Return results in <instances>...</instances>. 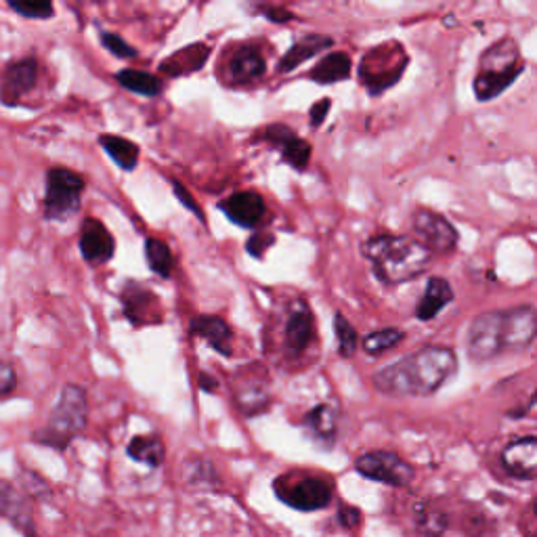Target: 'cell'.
Wrapping results in <instances>:
<instances>
[{
	"mask_svg": "<svg viewBox=\"0 0 537 537\" xmlns=\"http://www.w3.org/2000/svg\"><path fill=\"white\" fill-rule=\"evenodd\" d=\"M458 357L447 347H424L374 374V386L393 397H428L456 374Z\"/></svg>",
	"mask_w": 537,
	"mask_h": 537,
	"instance_id": "cell-1",
	"label": "cell"
},
{
	"mask_svg": "<svg viewBox=\"0 0 537 537\" xmlns=\"http://www.w3.org/2000/svg\"><path fill=\"white\" fill-rule=\"evenodd\" d=\"M376 277L386 286H399L422 275L431 263V252L405 235H376L363 246Z\"/></svg>",
	"mask_w": 537,
	"mask_h": 537,
	"instance_id": "cell-2",
	"label": "cell"
},
{
	"mask_svg": "<svg viewBox=\"0 0 537 537\" xmlns=\"http://www.w3.org/2000/svg\"><path fill=\"white\" fill-rule=\"evenodd\" d=\"M523 59L517 42L504 38L489 47L483 57L479 74L475 78V95L479 101H491L502 95L523 72Z\"/></svg>",
	"mask_w": 537,
	"mask_h": 537,
	"instance_id": "cell-3",
	"label": "cell"
},
{
	"mask_svg": "<svg viewBox=\"0 0 537 537\" xmlns=\"http://www.w3.org/2000/svg\"><path fill=\"white\" fill-rule=\"evenodd\" d=\"M87 418H89L87 393H84L78 384H68L66 389L61 391L47 426L36 435V439L57 449L68 447L72 439L84 431Z\"/></svg>",
	"mask_w": 537,
	"mask_h": 537,
	"instance_id": "cell-4",
	"label": "cell"
},
{
	"mask_svg": "<svg viewBox=\"0 0 537 537\" xmlns=\"http://www.w3.org/2000/svg\"><path fill=\"white\" fill-rule=\"evenodd\" d=\"M84 181L68 168H51L47 173L45 212L53 221H66L80 208Z\"/></svg>",
	"mask_w": 537,
	"mask_h": 537,
	"instance_id": "cell-5",
	"label": "cell"
},
{
	"mask_svg": "<svg viewBox=\"0 0 537 537\" xmlns=\"http://www.w3.org/2000/svg\"><path fill=\"white\" fill-rule=\"evenodd\" d=\"M355 468L359 475L393 487L410 485L414 479V468L393 451H368L357 458Z\"/></svg>",
	"mask_w": 537,
	"mask_h": 537,
	"instance_id": "cell-6",
	"label": "cell"
},
{
	"mask_svg": "<svg viewBox=\"0 0 537 537\" xmlns=\"http://www.w3.org/2000/svg\"><path fill=\"white\" fill-rule=\"evenodd\" d=\"M466 349L472 361H489L504 353L502 311H489L472 321V326L468 330Z\"/></svg>",
	"mask_w": 537,
	"mask_h": 537,
	"instance_id": "cell-7",
	"label": "cell"
},
{
	"mask_svg": "<svg viewBox=\"0 0 537 537\" xmlns=\"http://www.w3.org/2000/svg\"><path fill=\"white\" fill-rule=\"evenodd\" d=\"M414 231L418 235V244L428 252L447 254L458 246V231L439 212L418 210L414 214Z\"/></svg>",
	"mask_w": 537,
	"mask_h": 537,
	"instance_id": "cell-8",
	"label": "cell"
},
{
	"mask_svg": "<svg viewBox=\"0 0 537 537\" xmlns=\"http://www.w3.org/2000/svg\"><path fill=\"white\" fill-rule=\"evenodd\" d=\"M277 493L288 506L303 512L324 510L332 502V485L319 477H303L286 485V489H277Z\"/></svg>",
	"mask_w": 537,
	"mask_h": 537,
	"instance_id": "cell-9",
	"label": "cell"
},
{
	"mask_svg": "<svg viewBox=\"0 0 537 537\" xmlns=\"http://www.w3.org/2000/svg\"><path fill=\"white\" fill-rule=\"evenodd\" d=\"M535 309L531 305L502 311L504 351H523L535 338Z\"/></svg>",
	"mask_w": 537,
	"mask_h": 537,
	"instance_id": "cell-10",
	"label": "cell"
},
{
	"mask_svg": "<svg viewBox=\"0 0 537 537\" xmlns=\"http://www.w3.org/2000/svg\"><path fill=\"white\" fill-rule=\"evenodd\" d=\"M221 210L231 223L252 229L265 219L267 204L256 191H238L221 202Z\"/></svg>",
	"mask_w": 537,
	"mask_h": 537,
	"instance_id": "cell-11",
	"label": "cell"
},
{
	"mask_svg": "<svg viewBox=\"0 0 537 537\" xmlns=\"http://www.w3.org/2000/svg\"><path fill=\"white\" fill-rule=\"evenodd\" d=\"M315 340L313 313L305 303H298L288 315L284 328V351L288 357H300Z\"/></svg>",
	"mask_w": 537,
	"mask_h": 537,
	"instance_id": "cell-12",
	"label": "cell"
},
{
	"mask_svg": "<svg viewBox=\"0 0 537 537\" xmlns=\"http://www.w3.org/2000/svg\"><path fill=\"white\" fill-rule=\"evenodd\" d=\"M0 517L7 519L17 531L32 537L34 535V519L32 508L28 504L26 493H21L15 485L0 479Z\"/></svg>",
	"mask_w": 537,
	"mask_h": 537,
	"instance_id": "cell-13",
	"label": "cell"
},
{
	"mask_svg": "<svg viewBox=\"0 0 537 537\" xmlns=\"http://www.w3.org/2000/svg\"><path fill=\"white\" fill-rule=\"evenodd\" d=\"M265 139L273 143L279 152H282L284 160L296 168V170H305L311 162V145L309 141L296 137L290 126L286 124H271L265 131Z\"/></svg>",
	"mask_w": 537,
	"mask_h": 537,
	"instance_id": "cell-14",
	"label": "cell"
},
{
	"mask_svg": "<svg viewBox=\"0 0 537 537\" xmlns=\"http://www.w3.org/2000/svg\"><path fill=\"white\" fill-rule=\"evenodd\" d=\"M502 466L508 475L531 481L537 475V439L525 437L519 441H512L502 451Z\"/></svg>",
	"mask_w": 537,
	"mask_h": 537,
	"instance_id": "cell-15",
	"label": "cell"
},
{
	"mask_svg": "<svg viewBox=\"0 0 537 537\" xmlns=\"http://www.w3.org/2000/svg\"><path fill=\"white\" fill-rule=\"evenodd\" d=\"M114 238L103 223L87 219L80 231V252L89 263H105L114 256Z\"/></svg>",
	"mask_w": 537,
	"mask_h": 537,
	"instance_id": "cell-16",
	"label": "cell"
},
{
	"mask_svg": "<svg viewBox=\"0 0 537 537\" xmlns=\"http://www.w3.org/2000/svg\"><path fill=\"white\" fill-rule=\"evenodd\" d=\"M189 330H191V334L204 338L217 353H221L225 357L231 355L233 334H231V328L227 326L225 319H221L217 315H200L196 319H191Z\"/></svg>",
	"mask_w": 537,
	"mask_h": 537,
	"instance_id": "cell-17",
	"label": "cell"
},
{
	"mask_svg": "<svg viewBox=\"0 0 537 537\" xmlns=\"http://www.w3.org/2000/svg\"><path fill=\"white\" fill-rule=\"evenodd\" d=\"M38 78V63L34 59H21L7 68L3 78V101L13 103L26 95Z\"/></svg>",
	"mask_w": 537,
	"mask_h": 537,
	"instance_id": "cell-18",
	"label": "cell"
},
{
	"mask_svg": "<svg viewBox=\"0 0 537 537\" xmlns=\"http://www.w3.org/2000/svg\"><path fill=\"white\" fill-rule=\"evenodd\" d=\"M454 300V290H451L449 282L443 277H431L426 284L424 296L416 307V319L431 321L435 319L449 303Z\"/></svg>",
	"mask_w": 537,
	"mask_h": 537,
	"instance_id": "cell-19",
	"label": "cell"
},
{
	"mask_svg": "<svg viewBox=\"0 0 537 537\" xmlns=\"http://www.w3.org/2000/svg\"><path fill=\"white\" fill-rule=\"evenodd\" d=\"M303 426L311 439L330 447L338 435V416L330 405H317L303 418Z\"/></svg>",
	"mask_w": 537,
	"mask_h": 537,
	"instance_id": "cell-20",
	"label": "cell"
},
{
	"mask_svg": "<svg viewBox=\"0 0 537 537\" xmlns=\"http://www.w3.org/2000/svg\"><path fill=\"white\" fill-rule=\"evenodd\" d=\"M330 47H332V38L321 36V34H309L303 40H298L296 45L282 57V61H279V66H277V72L279 74L292 72L300 66V63H305L307 59L315 57L319 51L330 49Z\"/></svg>",
	"mask_w": 537,
	"mask_h": 537,
	"instance_id": "cell-21",
	"label": "cell"
},
{
	"mask_svg": "<svg viewBox=\"0 0 537 537\" xmlns=\"http://www.w3.org/2000/svg\"><path fill=\"white\" fill-rule=\"evenodd\" d=\"M210 57V49L206 45H191L177 51L173 57L162 61L160 70L168 76H185L191 72H198Z\"/></svg>",
	"mask_w": 537,
	"mask_h": 537,
	"instance_id": "cell-22",
	"label": "cell"
},
{
	"mask_svg": "<svg viewBox=\"0 0 537 537\" xmlns=\"http://www.w3.org/2000/svg\"><path fill=\"white\" fill-rule=\"evenodd\" d=\"M265 72H267L265 57L256 49H240L229 63V76L238 84L259 80Z\"/></svg>",
	"mask_w": 537,
	"mask_h": 537,
	"instance_id": "cell-23",
	"label": "cell"
},
{
	"mask_svg": "<svg viewBox=\"0 0 537 537\" xmlns=\"http://www.w3.org/2000/svg\"><path fill=\"white\" fill-rule=\"evenodd\" d=\"M351 70V57L347 53H330L311 70L309 78L321 84V87H328V84L347 80L351 76Z\"/></svg>",
	"mask_w": 537,
	"mask_h": 537,
	"instance_id": "cell-24",
	"label": "cell"
},
{
	"mask_svg": "<svg viewBox=\"0 0 537 537\" xmlns=\"http://www.w3.org/2000/svg\"><path fill=\"white\" fill-rule=\"evenodd\" d=\"M124 311L131 317L133 324H145V321H158L152 315V307H156V296L152 292L143 290L139 284H128L122 294Z\"/></svg>",
	"mask_w": 537,
	"mask_h": 537,
	"instance_id": "cell-25",
	"label": "cell"
},
{
	"mask_svg": "<svg viewBox=\"0 0 537 537\" xmlns=\"http://www.w3.org/2000/svg\"><path fill=\"white\" fill-rule=\"evenodd\" d=\"M126 454H128V458H133L135 462L145 464L149 468L162 466V462L166 458L164 443L158 437H154V435L135 437L131 443H128Z\"/></svg>",
	"mask_w": 537,
	"mask_h": 537,
	"instance_id": "cell-26",
	"label": "cell"
},
{
	"mask_svg": "<svg viewBox=\"0 0 537 537\" xmlns=\"http://www.w3.org/2000/svg\"><path fill=\"white\" fill-rule=\"evenodd\" d=\"M101 147L107 152L122 170H135L139 164V147L118 135H101L99 137Z\"/></svg>",
	"mask_w": 537,
	"mask_h": 537,
	"instance_id": "cell-27",
	"label": "cell"
},
{
	"mask_svg": "<svg viewBox=\"0 0 537 537\" xmlns=\"http://www.w3.org/2000/svg\"><path fill=\"white\" fill-rule=\"evenodd\" d=\"M116 80L124 89L143 95V97H158L162 93V82L147 72L122 70L120 74H116Z\"/></svg>",
	"mask_w": 537,
	"mask_h": 537,
	"instance_id": "cell-28",
	"label": "cell"
},
{
	"mask_svg": "<svg viewBox=\"0 0 537 537\" xmlns=\"http://www.w3.org/2000/svg\"><path fill=\"white\" fill-rule=\"evenodd\" d=\"M145 259L149 269H152L156 275L160 277H170L175 269V256L170 252L168 244H164L162 240L149 238L145 240Z\"/></svg>",
	"mask_w": 537,
	"mask_h": 537,
	"instance_id": "cell-29",
	"label": "cell"
},
{
	"mask_svg": "<svg viewBox=\"0 0 537 537\" xmlns=\"http://www.w3.org/2000/svg\"><path fill=\"white\" fill-rule=\"evenodd\" d=\"M235 405L240 407V412L244 416H259L271 405V397L267 395L263 386L248 384L235 395Z\"/></svg>",
	"mask_w": 537,
	"mask_h": 537,
	"instance_id": "cell-30",
	"label": "cell"
},
{
	"mask_svg": "<svg viewBox=\"0 0 537 537\" xmlns=\"http://www.w3.org/2000/svg\"><path fill=\"white\" fill-rule=\"evenodd\" d=\"M403 338H405V334L397 328L378 330V332H372L363 338V351L368 355H382L384 351L395 349Z\"/></svg>",
	"mask_w": 537,
	"mask_h": 537,
	"instance_id": "cell-31",
	"label": "cell"
},
{
	"mask_svg": "<svg viewBox=\"0 0 537 537\" xmlns=\"http://www.w3.org/2000/svg\"><path fill=\"white\" fill-rule=\"evenodd\" d=\"M334 332H336L340 355L347 357V359L353 357L355 349H357V332L342 313L334 315Z\"/></svg>",
	"mask_w": 537,
	"mask_h": 537,
	"instance_id": "cell-32",
	"label": "cell"
},
{
	"mask_svg": "<svg viewBox=\"0 0 537 537\" xmlns=\"http://www.w3.org/2000/svg\"><path fill=\"white\" fill-rule=\"evenodd\" d=\"M9 7L17 11L19 15L30 17V19H49L53 15V5L45 3V0H26V3H17L11 0Z\"/></svg>",
	"mask_w": 537,
	"mask_h": 537,
	"instance_id": "cell-33",
	"label": "cell"
},
{
	"mask_svg": "<svg viewBox=\"0 0 537 537\" xmlns=\"http://www.w3.org/2000/svg\"><path fill=\"white\" fill-rule=\"evenodd\" d=\"M101 42H103V47L107 51H110L116 57H120V59H133V57H137V49L128 45V42L124 38H120L118 34L103 32L101 34Z\"/></svg>",
	"mask_w": 537,
	"mask_h": 537,
	"instance_id": "cell-34",
	"label": "cell"
},
{
	"mask_svg": "<svg viewBox=\"0 0 537 537\" xmlns=\"http://www.w3.org/2000/svg\"><path fill=\"white\" fill-rule=\"evenodd\" d=\"M15 382H17L15 370L11 368L9 363H5L3 359H0V397L9 395L15 389Z\"/></svg>",
	"mask_w": 537,
	"mask_h": 537,
	"instance_id": "cell-35",
	"label": "cell"
},
{
	"mask_svg": "<svg viewBox=\"0 0 537 537\" xmlns=\"http://www.w3.org/2000/svg\"><path fill=\"white\" fill-rule=\"evenodd\" d=\"M273 242H275V240H273V235H271V233H256V235H252L250 242H248V252H250L252 256H256V259H261L263 252H265Z\"/></svg>",
	"mask_w": 537,
	"mask_h": 537,
	"instance_id": "cell-36",
	"label": "cell"
},
{
	"mask_svg": "<svg viewBox=\"0 0 537 537\" xmlns=\"http://www.w3.org/2000/svg\"><path fill=\"white\" fill-rule=\"evenodd\" d=\"M173 187H175V196L181 200V204H183L187 210H191L193 214H196V217H198L200 221H204V212L200 210V206L196 204V200H193V198L189 196V191H187L179 181H175Z\"/></svg>",
	"mask_w": 537,
	"mask_h": 537,
	"instance_id": "cell-37",
	"label": "cell"
},
{
	"mask_svg": "<svg viewBox=\"0 0 537 537\" xmlns=\"http://www.w3.org/2000/svg\"><path fill=\"white\" fill-rule=\"evenodd\" d=\"M330 107H332V101H330V99H319V101L311 107V126H313V128H317V126H321V124L326 122Z\"/></svg>",
	"mask_w": 537,
	"mask_h": 537,
	"instance_id": "cell-38",
	"label": "cell"
},
{
	"mask_svg": "<svg viewBox=\"0 0 537 537\" xmlns=\"http://www.w3.org/2000/svg\"><path fill=\"white\" fill-rule=\"evenodd\" d=\"M338 519L347 529H355L361 523V512L357 508H351V506H342Z\"/></svg>",
	"mask_w": 537,
	"mask_h": 537,
	"instance_id": "cell-39",
	"label": "cell"
},
{
	"mask_svg": "<svg viewBox=\"0 0 537 537\" xmlns=\"http://www.w3.org/2000/svg\"><path fill=\"white\" fill-rule=\"evenodd\" d=\"M263 15L271 21H275V24H286V21H292L294 15L286 9H279V7H265L263 9Z\"/></svg>",
	"mask_w": 537,
	"mask_h": 537,
	"instance_id": "cell-40",
	"label": "cell"
},
{
	"mask_svg": "<svg viewBox=\"0 0 537 537\" xmlns=\"http://www.w3.org/2000/svg\"><path fill=\"white\" fill-rule=\"evenodd\" d=\"M198 380H200V389H202L204 393H214V391H217V386H219V382H217V378H212L210 374H206V372H202Z\"/></svg>",
	"mask_w": 537,
	"mask_h": 537,
	"instance_id": "cell-41",
	"label": "cell"
}]
</instances>
